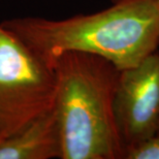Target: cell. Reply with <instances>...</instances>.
Instances as JSON below:
<instances>
[{"label":"cell","instance_id":"3","mask_svg":"<svg viewBox=\"0 0 159 159\" xmlns=\"http://www.w3.org/2000/svg\"><path fill=\"white\" fill-rule=\"evenodd\" d=\"M55 95L52 63L0 24V139L50 111Z\"/></svg>","mask_w":159,"mask_h":159},{"label":"cell","instance_id":"1","mask_svg":"<svg viewBox=\"0 0 159 159\" xmlns=\"http://www.w3.org/2000/svg\"><path fill=\"white\" fill-rule=\"evenodd\" d=\"M111 7L64 20L25 17L2 22L48 61L67 51L102 57L117 68L132 67L159 47L158 0H117Z\"/></svg>","mask_w":159,"mask_h":159},{"label":"cell","instance_id":"8","mask_svg":"<svg viewBox=\"0 0 159 159\" xmlns=\"http://www.w3.org/2000/svg\"><path fill=\"white\" fill-rule=\"evenodd\" d=\"M157 133H159V127H158V130H157Z\"/></svg>","mask_w":159,"mask_h":159},{"label":"cell","instance_id":"4","mask_svg":"<svg viewBox=\"0 0 159 159\" xmlns=\"http://www.w3.org/2000/svg\"><path fill=\"white\" fill-rule=\"evenodd\" d=\"M114 111L124 155L127 150L157 133L159 127L158 49L135 66L120 70Z\"/></svg>","mask_w":159,"mask_h":159},{"label":"cell","instance_id":"5","mask_svg":"<svg viewBox=\"0 0 159 159\" xmlns=\"http://www.w3.org/2000/svg\"><path fill=\"white\" fill-rule=\"evenodd\" d=\"M61 157V141L54 107L23 128L0 139V159Z\"/></svg>","mask_w":159,"mask_h":159},{"label":"cell","instance_id":"2","mask_svg":"<svg viewBox=\"0 0 159 159\" xmlns=\"http://www.w3.org/2000/svg\"><path fill=\"white\" fill-rule=\"evenodd\" d=\"M60 159H123L114 100L120 69L102 57L67 51L53 59Z\"/></svg>","mask_w":159,"mask_h":159},{"label":"cell","instance_id":"7","mask_svg":"<svg viewBox=\"0 0 159 159\" xmlns=\"http://www.w3.org/2000/svg\"><path fill=\"white\" fill-rule=\"evenodd\" d=\"M112 1H113V2H116V1H117V0H112Z\"/></svg>","mask_w":159,"mask_h":159},{"label":"cell","instance_id":"6","mask_svg":"<svg viewBox=\"0 0 159 159\" xmlns=\"http://www.w3.org/2000/svg\"><path fill=\"white\" fill-rule=\"evenodd\" d=\"M124 159H159V133L127 150Z\"/></svg>","mask_w":159,"mask_h":159},{"label":"cell","instance_id":"9","mask_svg":"<svg viewBox=\"0 0 159 159\" xmlns=\"http://www.w3.org/2000/svg\"><path fill=\"white\" fill-rule=\"evenodd\" d=\"M158 1H159V0H158Z\"/></svg>","mask_w":159,"mask_h":159}]
</instances>
